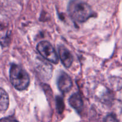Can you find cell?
Here are the masks:
<instances>
[{"instance_id": "obj_1", "label": "cell", "mask_w": 122, "mask_h": 122, "mask_svg": "<svg viewBox=\"0 0 122 122\" xmlns=\"http://www.w3.org/2000/svg\"><path fill=\"white\" fill-rule=\"evenodd\" d=\"M67 10L71 19L77 22H85L94 15V11L91 6L81 0L70 1Z\"/></svg>"}, {"instance_id": "obj_2", "label": "cell", "mask_w": 122, "mask_h": 122, "mask_svg": "<svg viewBox=\"0 0 122 122\" xmlns=\"http://www.w3.org/2000/svg\"><path fill=\"white\" fill-rule=\"evenodd\" d=\"M10 78L13 86L19 91L26 89L30 83L29 76L27 71L17 64H12L11 66Z\"/></svg>"}, {"instance_id": "obj_3", "label": "cell", "mask_w": 122, "mask_h": 122, "mask_svg": "<svg viewBox=\"0 0 122 122\" xmlns=\"http://www.w3.org/2000/svg\"><path fill=\"white\" fill-rule=\"evenodd\" d=\"M37 50L44 58L54 64H57L59 61L58 55L54 48L49 42L43 41L37 45Z\"/></svg>"}, {"instance_id": "obj_4", "label": "cell", "mask_w": 122, "mask_h": 122, "mask_svg": "<svg viewBox=\"0 0 122 122\" xmlns=\"http://www.w3.org/2000/svg\"><path fill=\"white\" fill-rule=\"evenodd\" d=\"M57 86L63 94L70 91L73 86L71 79L69 75L64 72H62L58 76L57 80Z\"/></svg>"}, {"instance_id": "obj_5", "label": "cell", "mask_w": 122, "mask_h": 122, "mask_svg": "<svg viewBox=\"0 0 122 122\" xmlns=\"http://www.w3.org/2000/svg\"><path fill=\"white\" fill-rule=\"evenodd\" d=\"M58 50L60 58L63 65L67 68L70 67L73 61V57L71 52L63 45L58 46Z\"/></svg>"}, {"instance_id": "obj_6", "label": "cell", "mask_w": 122, "mask_h": 122, "mask_svg": "<svg viewBox=\"0 0 122 122\" xmlns=\"http://www.w3.org/2000/svg\"><path fill=\"white\" fill-rule=\"evenodd\" d=\"M69 102L70 106L79 113L81 112L83 109V102L81 95L79 93L73 94L69 98Z\"/></svg>"}, {"instance_id": "obj_7", "label": "cell", "mask_w": 122, "mask_h": 122, "mask_svg": "<svg viewBox=\"0 0 122 122\" xmlns=\"http://www.w3.org/2000/svg\"><path fill=\"white\" fill-rule=\"evenodd\" d=\"M9 106V97L5 91L0 88V112H5Z\"/></svg>"}, {"instance_id": "obj_8", "label": "cell", "mask_w": 122, "mask_h": 122, "mask_svg": "<svg viewBox=\"0 0 122 122\" xmlns=\"http://www.w3.org/2000/svg\"><path fill=\"white\" fill-rule=\"evenodd\" d=\"M57 109L60 113H61L63 112V110L64 109V102L60 97H58L57 99Z\"/></svg>"}, {"instance_id": "obj_9", "label": "cell", "mask_w": 122, "mask_h": 122, "mask_svg": "<svg viewBox=\"0 0 122 122\" xmlns=\"http://www.w3.org/2000/svg\"><path fill=\"white\" fill-rule=\"evenodd\" d=\"M106 120V121H109V122L110 121L114 122V121H117V119H116L115 117H113V116L110 115L106 117V120Z\"/></svg>"}]
</instances>
